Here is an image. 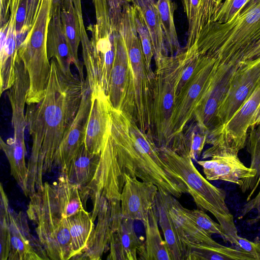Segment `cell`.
<instances>
[{"mask_svg": "<svg viewBox=\"0 0 260 260\" xmlns=\"http://www.w3.org/2000/svg\"><path fill=\"white\" fill-rule=\"evenodd\" d=\"M46 93L38 103L27 105L26 126L32 140L27 164L28 197L43 189V176L54 168L56 153L79 109L84 82L61 70L51 59Z\"/></svg>", "mask_w": 260, "mask_h": 260, "instance_id": "cell-1", "label": "cell"}, {"mask_svg": "<svg viewBox=\"0 0 260 260\" xmlns=\"http://www.w3.org/2000/svg\"><path fill=\"white\" fill-rule=\"evenodd\" d=\"M110 120V140L100 168L113 196L119 198L124 174L152 183L176 198L188 193L184 181L164 161L151 138L137 131L125 134L117 116H111Z\"/></svg>", "mask_w": 260, "mask_h": 260, "instance_id": "cell-2", "label": "cell"}, {"mask_svg": "<svg viewBox=\"0 0 260 260\" xmlns=\"http://www.w3.org/2000/svg\"><path fill=\"white\" fill-rule=\"evenodd\" d=\"M259 39L260 0H249L230 21L206 24L195 43L201 53L230 64L240 62Z\"/></svg>", "mask_w": 260, "mask_h": 260, "instance_id": "cell-3", "label": "cell"}, {"mask_svg": "<svg viewBox=\"0 0 260 260\" xmlns=\"http://www.w3.org/2000/svg\"><path fill=\"white\" fill-rule=\"evenodd\" d=\"M123 0H92L95 22L88 26L90 39L82 41V56L91 90L108 93Z\"/></svg>", "mask_w": 260, "mask_h": 260, "instance_id": "cell-4", "label": "cell"}, {"mask_svg": "<svg viewBox=\"0 0 260 260\" xmlns=\"http://www.w3.org/2000/svg\"><path fill=\"white\" fill-rule=\"evenodd\" d=\"M159 150L164 161L182 178L197 207L211 213L222 226L229 242L234 244L238 235L225 202L224 190L210 183L196 168L189 154H179L165 147H159Z\"/></svg>", "mask_w": 260, "mask_h": 260, "instance_id": "cell-5", "label": "cell"}, {"mask_svg": "<svg viewBox=\"0 0 260 260\" xmlns=\"http://www.w3.org/2000/svg\"><path fill=\"white\" fill-rule=\"evenodd\" d=\"M26 211L36 225L38 239L49 259L68 260L73 256L67 218L40 191L29 197Z\"/></svg>", "mask_w": 260, "mask_h": 260, "instance_id": "cell-6", "label": "cell"}, {"mask_svg": "<svg viewBox=\"0 0 260 260\" xmlns=\"http://www.w3.org/2000/svg\"><path fill=\"white\" fill-rule=\"evenodd\" d=\"M259 106L260 81L230 120L209 132L206 143L212 145L210 151L238 155L246 146L248 129Z\"/></svg>", "mask_w": 260, "mask_h": 260, "instance_id": "cell-7", "label": "cell"}, {"mask_svg": "<svg viewBox=\"0 0 260 260\" xmlns=\"http://www.w3.org/2000/svg\"><path fill=\"white\" fill-rule=\"evenodd\" d=\"M92 205L91 216L93 221L98 217L97 225L90 235L85 250L72 259H101L103 254L109 249L112 234L122 220L120 200H109L101 197Z\"/></svg>", "mask_w": 260, "mask_h": 260, "instance_id": "cell-8", "label": "cell"}, {"mask_svg": "<svg viewBox=\"0 0 260 260\" xmlns=\"http://www.w3.org/2000/svg\"><path fill=\"white\" fill-rule=\"evenodd\" d=\"M259 81L260 56L240 61L219 106L214 127L210 131L217 129L230 120Z\"/></svg>", "mask_w": 260, "mask_h": 260, "instance_id": "cell-9", "label": "cell"}, {"mask_svg": "<svg viewBox=\"0 0 260 260\" xmlns=\"http://www.w3.org/2000/svg\"><path fill=\"white\" fill-rule=\"evenodd\" d=\"M53 1L40 0L34 21L18 48V58L30 70H42L50 64L47 37Z\"/></svg>", "mask_w": 260, "mask_h": 260, "instance_id": "cell-10", "label": "cell"}, {"mask_svg": "<svg viewBox=\"0 0 260 260\" xmlns=\"http://www.w3.org/2000/svg\"><path fill=\"white\" fill-rule=\"evenodd\" d=\"M123 180L119 198L121 215L124 218L144 223L155 204L158 188L152 183L127 174L123 176Z\"/></svg>", "mask_w": 260, "mask_h": 260, "instance_id": "cell-11", "label": "cell"}, {"mask_svg": "<svg viewBox=\"0 0 260 260\" xmlns=\"http://www.w3.org/2000/svg\"><path fill=\"white\" fill-rule=\"evenodd\" d=\"M210 158V160L197 161L208 180L228 181L239 185L243 192L250 191L256 172L245 166L238 155L218 154Z\"/></svg>", "mask_w": 260, "mask_h": 260, "instance_id": "cell-12", "label": "cell"}, {"mask_svg": "<svg viewBox=\"0 0 260 260\" xmlns=\"http://www.w3.org/2000/svg\"><path fill=\"white\" fill-rule=\"evenodd\" d=\"M91 92L86 79L79 109L73 121L66 131L56 153L54 168L64 169L84 143L91 106Z\"/></svg>", "mask_w": 260, "mask_h": 260, "instance_id": "cell-13", "label": "cell"}, {"mask_svg": "<svg viewBox=\"0 0 260 260\" xmlns=\"http://www.w3.org/2000/svg\"><path fill=\"white\" fill-rule=\"evenodd\" d=\"M237 63H219L205 86L197 105L200 120L210 125L215 120L218 109L238 68Z\"/></svg>", "mask_w": 260, "mask_h": 260, "instance_id": "cell-14", "label": "cell"}, {"mask_svg": "<svg viewBox=\"0 0 260 260\" xmlns=\"http://www.w3.org/2000/svg\"><path fill=\"white\" fill-rule=\"evenodd\" d=\"M20 0H10L8 21L1 26L0 92L2 94L14 84L19 41L17 15Z\"/></svg>", "mask_w": 260, "mask_h": 260, "instance_id": "cell-15", "label": "cell"}, {"mask_svg": "<svg viewBox=\"0 0 260 260\" xmlns=\"http://www.w3.org/2000/svg\"><path fill=\"white\" fill-rule=\"evenodd\" d=\"M10 247L8 260L49 259L39 239L30 233L26 216L22 211L11 209Z\"/></svg>", "mask_w": 260, "mask_h": 260, "instance_id": "cell-16", "label": "cell"}, {"mask_svg": "<svg viewBox=\"0 0 260 260\" xmlns=\"http://www.w3.org/2000/svg\"><path fill=\"white\" fill-rule=\"evenodd\" d=\"M91 91V106L84 144L90 152L100 154L110 126L111 104L108 95L101 88Z\"/></svg>", "mask_w": 260, "mask_h": 260, "instance_id": "cell-17", "label": "cell"}, {"mask_svg": "<svg viewBox=\"0 0 260 260\" xmlns=\"http://www.w3.org/2000/svg\"><path fill=\"white\" fill-rule=\"evenodd\" d=\"M158 192L167 208L179 237L187 250L188 256L191 250L199 246L221 245L190 218L186 213L185 208L176 197L160 190H158Z\"/></svg>", "mask_w": 260, "mask_h": 260, "instance_id": "cell-18", "label": "cell"}, {"mask_svg": "<svg viewBox=\"0 0 260 260\" xmlns=\"http://www.w3.org/2000/svg\"><path fill=\"white\" fill-rule=\"evenodd\" d=\"M62 0H54L47 37V51L49 59H54L62 72L66 75H74L71 64L74 63L63 30L61 20Z\"/></svg>", "mask_w": 260, "mask_h": 260, "instance_id": "cell-19", "label": "cell"}, {"mask_svg": "<svg viewBox=\"0 0 260 260\" xmlns=\"http://www.w3.org/2000/svg\"><path fill=\"white\" fill-rule=\"evenodd\" d=\"M143 240L137 235L134 221L124 218L112 234L109 243V260H137Z\"/></svg>", "mask_w": 260, "mask_h": 260, "instance_id": "cell-20", "label": "cell"}, {"mask_svg": "<svg viewBox=\"0 0 260 260\" xmlns=\"http://www.w3.org/2000/svg\"><path fill=\"white\" fill-rule=\"evenodd\" d=\"M145 238L138 251V259L172 260L158 227V215L155 204L149 212L145 222Z\"/></svg>", "mask_w": 260, "mask_h": 260, "instance_id": "cell-21", "label": "cell"}, {"mask_svg": "<svg viewBox=\"0 0 260 260\" xmlns=\"http://www.w3.org/2000/svg\"><path fill=\"white\" fill-rule=\"evenodd\" d=\"M100 157L87 150L84 144L70 161L66 168L61 170L69 180L77 185L79 190L87 186L95 174Z\"/></svg>", "mask_w": 260, "mask_h": 260, "instance_id": "cell-22", "label": "cell"}, {"mask_svg": "<svg viewBox=\"0 0 260 260\" xmlns=\"http://www.w3.org/2000/svg\"><path fill=\"white\" fill-rule=\"evenodd\" d=\"M61 20L63 30L69 45L71 55L82 82L83 65L78 58V48L81 41V27L77 11L72 0H62L61 6Z\"/></svg>", "mask_w": 260, "mask_h": 260, "instance_id": "cell-23", "label": "cell"}, {"mask_svg": "<svg viewBox=\"0 0 260 260\" xmlns=\"http://www.w3.org/2000/svg\"><path fill=\"white\" fill-rule=\"evenodd\" d=\"M133 5L140 10L148 29L157 63L167 56V48L156 3L154 0H136Z\"/></svg>", "mask_w": 260, "mask_h": 260, "instance_id": "cell-24", "label": "cell"}, {"mask_svg": "<svg viewBox=\"0 0 260 260\" xmlns=\"http://www.w3.org/2000/svg\"><path fill=\"white\" fill-rule=\"evenodd\" d=\"M155 205L158 215V223L172 260H187L188 253L183 244L167 208L160 193L156 198Z\"/></svg>", "mask_w": 260, "mask_h": 260, "instance_id": "cell-25", "label": "cell"}, {"mask_svg": "<svg viewBox=\"0 0 260 260\" xmlns=\"http://www.w3.org/2000/svg\"><path fill=\"white\" fill-rule=\"evenodd\" d=\"M67 220L71 237L73 258L81 253L86 247L94 228V221L91 213L85 209L67 217Z\"/></svg>", "mask_w": 260, "mask_h": 260, "instance_id": "cell-26", "label": "cell"}, {"mask_svg": "<svg viewBox=\"0 0 260 260\" xmlns=\"http://www.w3.org/2000/svg\"><path fill=\"white\" fill-rule=\"evenodd\" d=\"M255 260L247 252L237 247L234 248L223 245L214 246L208 245L199 246L192 249L188 260Z\"/></svg>", "mask_w": 260, "mask_h": 260, "instance_id": "cell-27", "label": "cell"}, {"mask_svg": "<svg viewBox=\"0 0 260 260\" xmlns=\"http://www.w3.org/2000/svg\"><path fill=\"white\" fill-rule=\"evenodd\" d=\"M167 48L172 54L180 51L178 36L174 23V14L177 5L172 0H157L156 3Z\"/></svg>", "mask_w": 260, "mask_h": 260, "instance_id": "cell-28", "label": "cell"}, {"mask_svg": "<svg viewBox=\"0 0 260 260\" xmlns=\"http://www.w3.org/2000/svg\"><path fill=\"white\" fill-rule=\"evenodd\" d=\"M246 146L251 157L249 167L256 172L252 182L250 191L246 199V201H248L252 198L260 184V123L249 128Z\"/></svg>", "mask_w": 260, "mask_h": 260, "instance_id": "cell-29", "label": "cell"}, {"mask_svg": "<svg viewBox=\"0 0 260 260\" xmlns=\"http://www.w3.org/2000/svg\"><path fill=\"white\" fill-rule=\"evenodd\" d=\"M0 192V259L7 260L10 247V212L11 208L2 184H1Z\"/></svg>", "mask_w": 260, "mask_h": 260, "instance_id": "cell-30", "label": "cell"}, {"mask_svg": "<svg viewBox=\"0 0 260 260\" xmlns=\"http://www.w3.org/2000/svg\"><path fill=\"white\" fill-rule=\"evenodd\" d=\"M188 22L186 48L191 46L201 31L200 6L201 0H181Z\"/></svg>", "mask_w": 260, "mask_h": 260, "instance_id": "cell-31", "label": "cell"}, {"mask_svg": "<svg viewBox=\"0 0 260 260\" xmlns=\"http://www.w3.org/2000/svg\"><path fill=\"white\" fill-rule=\"evenodd\" d=\"M185 212L190 218L207 234L210 236L219 235L224 241L229 242L228 237L223 232L221 225L212 220L205 211L198 208L192 210L185 208Z\"/></svg>", "mask_w": 260, "mask_h": 260, "instance_id": "cell-32", "label": "cell"}, {"mask_svg": "<svg viewBox=\"0 0 260 260\" xmlns=\"http://www.w3.org/2000/svg\"><path fill=\"white\" fill-rule=\"evenodd\" d=\"M133 6L135 7L136 29L141 43L146 63L149 67L154 55L151 37L140 10L137 6Z\"/></svg>", "mask_w": 260, "mask_h": 260, "instance_id": "cell-33", "label": "cell"}, {"mask_svg": "<svg viewBox=\"0 0 260 260\" xmlns=\"http://www.w3.org/2000/svg\"><path fill=\"white\" fill-rule=\"evenodd\" d=\"M249 0H224L213 22L225 23L232 19Z\"/></svg>", "mask_w": 260, "mask_h": 260, "instance_id": "cell-34", "label": "cell"}, {"mask_svg": "<svg viewBox=\"0 0 260 260\" xmlns=\"http://www.w3.org/2000/svg\"><path fill=\"white\" fill-rule=\"evenodd\" d=\"M236 246L252 255L255 260H260V239L257 237L253 241H251L239 235L235 238Z\"/></svg>", "mask_w": 260, "mask_h": 260, "instance_id": "cell-35", "label": "cell"}, {"mask_svg": "<svg viewBox=\"0 0 260 260\" xmlns=\"http://www.w3.org/2000/svg\"><path fill=\"white\" fill-rule=\"evenodd\" d=\"M209 129L207 128L203 129L201 134H195L190 140L189 155L192 159L198 158L201 155L204 145L206 143Z\"/></svg>", "mask_w": 260, "mask_h": 260, "instance_id": "cell-36", "label": "cell"}, {"mask_svg": "<svg viewBox=\"0 0 260 260\" xmlns=\"http://www.w3.org/2000/svg\"><path fill=\"white\" fill-rule=\"evenodd\" d=\"M256 210L257 215L255 217L248 220V222L251 224L256 223L260 220V190L253 198H251L244 205L241 212L242 218L245 216L251 211Z\"/></svg>", "mask_w": 260, "mask_h": 260, "instance_id": "cell-37", "label": "cell"}, {"mask_svg": "<svg viewBox=\"0 0 260 260\" xmlns=\"http://www.w3.org/2000/svg\"><path fill=\"white\" fill-rule=\"evenodd\" d=\"M40 0H27L26 15L23 30L27 32L30 29L38 12Z\"/></svg>", "mask_w": 260, "mask_h": 260, "instance_id": "cell-38", "label": "cell"}, {"mask_svg": "<svg viewBox=\"0 0 260 260\" xmlns=\"http://www.w3.org/2000/svg\"><path fill=\"white\" fill-rule=\"evenodd\" d=\"M259 56H260V39L248 48L241 61L253 59Z\"/></svg>", "mask_w": 260, "mask_h": 260, "instance_id": "cell-39", "label": "cell"}, {"mask_svg": "<svg viewBox=\"0 0 260 260\" xmlns=\"http://www.w3.org/2000/svg\"><path fill=\"white\" fill-rule=\"evenodd\" d=\"M259 123H260V106L256 113L255 116L251 126L257 124Z\"/></svg>", "mask_w": 260, "mask_h": 260, "instance_id": "cell-40", "label": "cell"}, {"mask_svg": "<svg viewBox=\"0 0 260 260\" xmlns=\"http://www.w3.org/2000/svg\"><path fill=\"white\" fill-rule=\"evenodd\" d=\"M126 1L130 3H133V4L135 3L136 0H126Z\"/></svg>", "mask_w": 260, "mask_h": 260, "instance_id": "cell-41", "label": "cell"}, {"mask_svg": "<svg viewBox=\"0 0 260 260\" xmlns=\"http://www.w3.org/2000/svg\"><path fill=\"white\" fill-rule=\"evenodd\" d=\"M149 1H153V0H149Z\"/></svg>", "mask_w": 260, "mask_h": 260, "instance_id": "cell-42", "label": "cell"}]
</instances>
